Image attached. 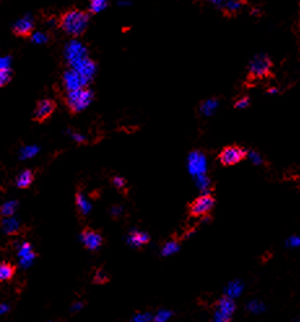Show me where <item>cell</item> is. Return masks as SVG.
<instances>
[{
	"instance_id": "cb8c5ba5",
	"label": "cell",
	"mask_w": 300,
	"mask_h": 322,
	"mask_svg": "<svg viewBox=\"0 0 300 322\" xmlns=\"http://www.w3.org/2000/svg\"><path fill=\"white\" fill-rule=\"evenodd\" d=\"M217 106H218V102L216 99L207 100V102H205V103H203V106H201L203 113L207 114V116H209V114L213 113L214 109L217 108Z\"/></svg>"
},
{
	"instance_id": "4316f807",
	"label": "cell",
	"mask_w": 300,
	"mask_h": 322,
	"mask_svg": "<svg viewBox=\"0 0 300 322\" xmlns=\"http://www.w3.org/2000/svg\"><path fill=\"white\" fill-rule=\"evenodd\" d=\"M112 183H113L114 187L117 188V190H120V191L125 190L126 186H128V182H126L125 178L118 177V176H116V177L112 178Z\"/></svg>"
},
{
	"instance_id": "30bf717a",
	"label": "cell",
	"mask_w": 300,
	"mask_h": 322,
	"mask_svg": "<svg viewBox=\"0 0 300 322\" xmlns=\"http://www.w3.org/2000/svg\"><path fill=\"white\" fill-rule=\"evenodd\" d=\"M12 33H13V36H17V38H30V36H33V34H34V21H33L29 16H26V17L24 18H20V20L14 22L13 28H12Z\"/></svg>"
},
{
	"instance_id": "9c48e42d",
	"label": "cell",
	"mask_w": 300,
	"mask_h": 322,
	"mask_svg": "<svg viewBox=\"0 0 300 322\" xmlns=\"http://www.w3.org/2000/svg\"><path fill=\"white\" fill-rule=\"evenodd\" d=\"M63 79H64V86L65 89H67V92L75 91V90L82 89V87H87L86 86L87 82H86L83 75L77 69H70V71L65 72Z\"/></svg>"
},
{
	"instance_id": "d6a6232c",
	"label": "cell",
	"mask_w": 300,
	"mask_h": 322,
	"mask_svg": "<svg viewBox=\"0 0 300 322\" xmlns=\"http://www.w3.org/2000/svg\"><path fill=\"white\" fill-rule=\"evenodd\" d=\"M47 38L44 34H42V33H36L35 36H34V38H33V42L34 43H46Z\"/></svg>"
},
{
	"instance_id": "3957f363",
	"label": "cell",
	"mask_w": 300,
	"mask_h": 322,
	"mask_svg": "<svg viewBox=\"0 0 300 322\" xmlns=\"http://www.w3.org/2000/svg\"><path fill=\"white\" fill-rule=\"evenodd\" d=\"M273 74V61L265 53H259L248 64V82L263 81Z\"/></svg>"
},
{
	"instance_id": "d6986e66",
	"label": "cell",
	"mask_w": 300,
	"mask_h": 322,
	"mask_svg": "<svg viewBox=\"0 0 300 322\" xmlns=\"http://www.w3.org/2000/svg\"><path fill=\"white\" fill-rule=\"evenodd\" d=\"M18 203L17 202H7L4 203L3 206H1V211H0V215H1V218L7 219L11 218L12 216L16 212V209H17Z\"/></svg>"
},
{
	"instance_id": "52a82bcc",
	"label": "cell",
	"mask_w": 300,
	"mask_h": 322,
	"mask_svg": "<svg viewBox=\"0 0 300 322\" xmlns=\"http://www.w3.org/2000/svg\"><path fill=\"white\" fill-rule=\"evenodd\" d=\"M57 108V104L52 99H42L36 103L35 110L33 113L32 120L36 124H44L47 120H50L55 110Z\"/></svg>"
},
{
	"instance_id": "f546056e",
	"label": "cell",
	"mask_w": 300,
	"mask_h": 322,
	"mask_svg": "<svg viewBox=\"0 0 300 322\" xmlns=\"http://www.w3.org/2000/svg\"><path fill=\"white\" fill-rule=\"evenodd\" d=\"M38 151V148H35L34 145H30V147H25L24 148V151L21 152V157L22 159H28V157H32L34 153Z\"/></svg>"
},
{
	"instance_id": "2e32d148",
	"label": "cell",
	"mask_w": 300,
	"mask_h": 322,
	"mask_svg": "<svg viewBox=\"0 0 300 322\" xmlns=\"http://www.w3.org/2000/svg\"><path fill=\"white\" fill-rule=\"evenodd\" d=\"M243 287L244 286H243V284L240 282V281H233V282H230V284L225 287V292H224V295L230 297V299H233V300H235L236 297H239L240 295H242Z\"/></svg>"
},
{
	"instance_id": "e575fe53",
	"label": "cell",
	"mask_w": 300,
	"mask_h": 322,
	"mask_svg": "<svg viewBox=\"0 0 300 322\" xmlns=\"http://www.w3.org/2000/svg\"><path fill=\"white\" fill-rule=\"evenodd\" d=\"M82 308V304H81V303H78V304H77V303H75L74 305H73V307H71V312H75V311H79V309Z\"/></svg>"
},
{
	"instance_id": "8d00e7d4",
	"label": "cell",
	"mask_w": 300,
	"mask_h": 322,
	"mask_svg": "<svg viewBox=\"0 0 300 322\" xmlns=\"http://www.w3.org/2000/svg\"><path fill=\"white\" fill-rule=\"evenodd\" d=\"M291 322H300V319H295V320H293Z\"/></svg>"
},
{
	"instance_id": "d4e9b609",
	"label": "cell",
	"mask_w": 300,
	"mask_h": 322,
	"mask_svg": "<svg viewBox=\"0 0 300 322\" xmlns=\"http://www.w3.org/2000/svg\"><path fill=\"white\" fill-rule=\"evenodd\" d=\"M171 317V312L167 309H161L154 316V322H168Z\"/></svg>"
},
{
	"instance_id": "7402d4cb",
	"label": "cell",
	"mask_w": 300,
	"mask_h": 322,
	"mask_svg": "<svg viewBox=\"0 0 300 322\" xmlns=\"http://www.w3.org/2000/svg\"><path fill=\"white\" fill-rule=\"evenodd\" d=\"M108 5H109V3L105 1V0H93V1L90 3L87 11H89L90 14H95L98 13V12H101L103 9H105Z\"/></svg>"
},
{
	"instance_id": "ba28073f",
	"label": "cell",
	"mask_w": 300,
	"mask_h": 322,
	"mask_svg": "<svg viewBox=\"0 0 300 322\" xmlns=\"http://www.w3.org/2000/svg\"><path fill=\"white\" fill-rule=\"evenodd\" d=\"M81 242L87 248L89 251H97L103 245V237L98 230L93 229V227H85L81 233Z\"/></svg>"
},
{
	"instance_id": "6da1fadb",
	"label": "cell",
	"mask_w": 300,
	"mask_h": 322,
	"mask_svg": "<svg viewBox=\"0 0 300 322\" xmlns=\"http://www.w3.org/2000/svg\"><path fill=\"white\" fill-rule=\"evenodd\" d=\"M90 13L89 11H83L79 8H68L59 16L57 26L67 33L69 36L78 38L85 34L86 29L89 26Z\"/></svg>"
},
{
	"instance_id": "4fadbf2b",
	"label": "cell",
	"mask_w": 300,
	"mask_h": 322,
	"mask_svg": "<svg viewBox=\"0 0 300 322\" xmlns=\"http://www.w3.org/2000/svg\"><path fill=\"white\" fill-rule=\"evenodd\" d=\"M150 235L144 231H138L134 230L130 233V237H129V243L135 248H142L143 246H146L150 243Z\"/></svg>"
},
{
	"instance_id": "e0dca14e",
	"label": "cell",
	"mask_w": 300,
	"mask_h": 322,
	"mask_svg": "<svg viewBox=\"0 0 300 322\" xmlns=\"http://www.w3.org/2000/svg\"><path fill=\"white\" fill-rule=\"evenodd\" d=\"M14 274H16V266L9 264V262H1V265H0V281L1 282L11 281Z\"/></svg>"
},
{
	"instance_id": "836d02e7",
	"label": "cell",
	"mask_w": 300,
	"mask_h": 322,
	"mask_svg": "<svg viewBox=\"0 0 300 322\" xmlns=\"http://www.w3.org/2000/svg\"><path fill=\"white\" fill-rule=\"evenodd\" d=\"M8 311H9V305L5 304V303H3V304L0 305V313H1V315H5Z\"/></svg>"
},
{
	"instance_id": "7a4b0ae2",
	"label": "cell",
	"mask_w": 300,
	"mask_h": 322,
	"mask_svg": "<svg viewBox=\"0 0 300 322\" xmlns=\"http://www.w3.org/2000/svg\"><path fill=\"white\" fill-rule=\"evenodd\" d=\"M94 99V92L89 87H82V89L75 90V91H68L65 94L64 102L67 106L69 113L71 116L82 112L90 106V103Z\"/></svg>"
},
{
	"instance_id": "8fae6325",
	"label": "cell",
	"mask_w": 300,
	"mask_h": 322,
	"mask_svg": "<svg viewBox=\"0 0 300 322\" xmlns=\"http://www.w3.org/2000/svg\"><path fill=\"white\" fill-rule=\"evenodd\" d=\"M213 4L224 13V16L232 18L239 13L246 3L244 1H214Z\"/></svg>"
},
{
	"instance_id": "5bb4252c",
	"label": "cell",
	"mask_w": 300,
	"mask_h": 322,
	"mask_svg": "<svg viewBox=\"0 0 300 322\" xmlns=\"http://www.w3.org/2000/svg\"><path fill=\"white\" fill-rule=\"evenodd\" d=\"M34 178H35V174H34L33 170H22L21 173L17 176V178H16V186H17L18 188H21V190L29 188L32 186L33 182H34Z\"/></svg>"
},
{
	"instance_id": "5b68a950",
	"label": "cell",
	"mask_w": 300,
	"mask_h": 322,
	"mask_svg": "<svg viewBox=\"0 0 300 322\" xmlns=\"http://www.w3.org/2000/svg\"><path fill=\"white\" fill-rule=\"evenodd\" d=\"M248 157V151L243 148L242 145L230 144L226 145L225 148L221 149V152L218 153L217 159L221 165L224 167H233L239 164L244 159Z\"/></svg>"
},
{
	"instance_id": "d590c367",
	"label": "cell",
	"mask_w": 300,
	"mask_h": 322,
	"mask_svg": "<svg viewBox=\"0 0 300 322\" xmlns=\"http://www.w3.org/2000/svg\"><path fill=\"white\" fill-rule=\"evenodd\" d=\"M275 92H278L277 89H268V94H275Z\"/></svg>"
},
{
	"instance_id": "ac0fdd59",
	"label": "cell",
	"mask_w": 300,
	"mask_h": 322,
	"mask_svg": "<svg viewBox=\"0 0 300 322\" xmlns=\"http://www.w3.org/2000/svg\"><path fill=\"white\" fill-rule=\"evenodd\" d=\"M3 229L7 235H17L21 231V226L16 219L7 218L3 219Z\"/></svg>"
},
{
	"instance_id": "4dcf8cb0",
	"label": "cell",
	"mask_w": 300,
	"mask_h": 322,
	"mask_svg": "<svg viewBox=\"0 0 300 322\" xmlns=\"http://www.w3.org/2000/svg\"><path fill=\"white\" fill-rule=\"evenodd\" d=\"M248 157L252 160V163L256 164V165H261V164H264V160L261 159V156L259 155L255 151H248Z\"/></svg>"
},
{
	"instance_id": "277c9868",
	"label": "cell",
	"mask_w": 300,
	"mask_h": 322,
	"mask_svg": "<svg viewBox=\"0 0 300 322\" xmlns=\"http://www.w3.org/2000/svg\"><path fill=\"white\" fill-rule=\"evenodd\" d=\"M216 204V199L211 192H204L198 196L194 202H191L187 207L189 216L193 218H200V217L208 216L212 212Z\"/></svg>"
},
{
	"instance_id": "44dd1931",
	"label": "cell",
	"mask_w": 300,
	"mask_h": 322,
	"mask_svg": "<svg viewBox=\"0 0 300 322\" xmlns=\"http://www.w3.org/2000/svg\"><path fill=\"white\" fill-rule=\"evenodd\" d=\"M13 78V71L9 67H4L0 69V86L5 87V86L12 81Z\"/></svg>"
},
{
	"instance_id": "f1b7e54d",
	"label": "cell",
	"mask_w": 300,
	"mask_h": 322,
	"mask_svg": "<svg viewBox=\"0 0 300 322\" xmlns=\"http://www.w3.org/2000/svg\"><path fill=\"white\" fill-rule=\"evenodd\" d=\"M248 106H250V98L248 96H243L234 103V108H236V109H243V108H247Z\"/></svg>"
},
{
	"instance_id": "7c38bea8",
	"label": "cell",
	"mask_w": 300,
	"mask_h": 322,
	"mask_svg": "<svg viewBox=\"0 0 300 322\" xmlns=\"http://www.w3.org/2000/svg\"><path fill=\"white\" fill-rule=\"evenodd\" d=\"M35 253L33 251L32 246L30 243L25 242V243H22V246L18 250V257H20V265L22 268H28L30 266L33 261H34V258H35Z\"/></svg>"
},
{
	"instance_id": "484cf974",
	"label": "cell",
	"mask_w": 300,
	"mask_h": 322,
	"mask_svg": "<svg viewBox=\"0 0 300 322\" xmlns=\"http://www.w3.org/2000/svg\"><path fill=\"white\" fill-rule=\"evenodd\" d=\"M108 281H109V276H108L107 273L104 272L103 269L97 270V273H95V277H94V284L104 285V284H107Z\"/></svg>"
},
{
	"instance_id": "83f0119b",
	"label": "cell",
	"mask_w": 300,
	"mask_h": 322,
	"mask_svg": "<svg viewBox=\"0 0 300 322\" xmlns=\"http://www.w3.org/2000/svg\"><path fill=\"white\" fill-rule=\"evenodd\" d=\"M152 316L150 313H136V315L133 316V319L130 320V322H148L151 321Z\"/></svg>"
},
{
	"instance_id": "ffe728a7",
	"label": "cell",
	"mask_w": 300,
	"mask_h": 322,
	"mask_svg": "<svg viewBox=\"0 0 300 322\" xmlns=\"http://www.w3.org/2000/svg\"><path fill=\"white\" fill-rule=\"evenodd\" d=\"M179 251V243L174 239H171V241H168L164 245L163 250H161V255L163 256H170L175 252Z\"/></svg>"
},
{
	"instance_id": "1f68e13d",
	"label": "cell",
	"mask_w": 300,
	"mask_h": 322,
	"mask_svg": "<svg viewBox=\"0 0 300 322\" xmlns=\"http://www.w3.org/2000/svg\"><path fill=\"white\" fill-rule=\"evenodd\" d=\"M286 245L289 246V247H291V248L300 247V235H294V237L289 238Z\"/></svg>"
},
{
	"instance_id": "603a6c76",
	"label": "cell",
	"mask_w": 300,
	"mask_h": 322,
	"mask_svg": "<svg viewBox=\"0 0 300 322\" xmlns=\"http://www.w3.org/2000/svg\"><path fill=\"white\" fill-rule=\"evenodd\" d=\"M247 311L250 313H254V315H261L265 311V305L264 303H261L259 300H251L247 304Z\"/></svg>"
},
{
	"instance_id": "9a60e30c",
	"label": "cell",
	"mask_w": 300,
	"mask_h": 322,
	"mask_svg": "<svg viewBox=\"0 0 300 322\" xmlns=\"http://www.w3.org/2000/svg\"><path fill=\"white\" fill-rule=\"evenodd\" d=\"M75 207H77V213H78L81 217L87 216L90 209H91V206H90V203L86 200L85 195L82 194L81 188H78L77 192H75Z\"/></svg>"
},
{
	"instance_id": "8992f818",
	"label": "cell",
	"mask_w": 300,
	"mask_h": 322,
	"mask_svg": "<svg viewBox=\"0 0 300 322\" xmlns=\"http://www.w3.org/2000/svg\"><path fill=\"white\" fill-rule=\"evenodd\" d=\"M235 301L224 295V296L220 297L217 303H216V308H214V315L212 322H230L234 313H235Z\"/></svg>"
}]
</instances>
